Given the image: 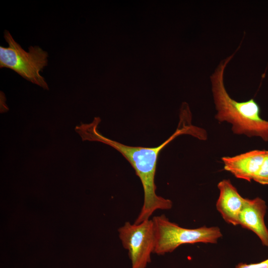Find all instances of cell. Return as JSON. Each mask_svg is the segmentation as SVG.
Segmentation results:
<instances>
[{
    "mask_svg": "<svg viewBox=\"0 0 268 268\" xmlns=\"http://www.w3.org/2000/svg\"><path fill=\"white\" fill-rule=\"evenodd\" d=\"M192 115L188 104L182 105L180 122L176 131L162 144L156 147L131 146L108 138L97 130V123L88 126L87 134L89 139L106 143L119 151L129 161L140 180L144 192V201L141 210L134 221L138 224L149 217L157 210H169L173 205L168 199L156 193L155 175L158 155L162 149L178 136L188 134L201 140L207 138L206 132L191 124Z\"/></svg>",
    "mask_w": 268,
    "mask_h": 268,
    "instance_id": "cell-1",
    "label": "cell"
},
{
    "mask_svg": "<svg viewBox=\"0 0 268 268\" xmlns=\"http://www.w3.org/2000/svg\"><path fill=\"white\" fill-rule=\"evenodd\" d=\"M234 53L220 62L211 75L212 92L217 111L215 118L219 122H227L232 125L234 134L248 137L258 136L268 141V121L260 117V108L252 98L239 102L227 93L224 84V73Z\"/></svg>",
    "mask_w": 268,
    "mask_h": 268,
    "instance_id": "cell-2",
    "label": "cell"
},
{
    "mask_svg": "<svg viewBox=\"0 0 268 268\" xmlns=\"http://www.w3.org/2000/svg\"><path fill=\"white\" fill-rule=\"evenodd\" d=\"M152 220L155 234L153 253L159 255L171 253L182 244H215L222 236L219 228L217 226L185 228L170 221L164 214L155 216Z\"/></svg>",
    "mask_w": 268,
    "mask_h": 268,
    "instance_id": "cell-3",
    "label": "cell"
},
{
    "mask_svg": "<svg viewBox=\"0 0 268 268\" xmlns=\"http://www.w3.org/2000/svg\"><path fill=\"white\" fill-rule=\"evenodd\" d=\"M4 38L8 47H0V67L9 68L26 80L48 89L47 82L40 74L47 66L48 53L38 46H31L28 52L25 51L6 30Z\"/></svg>",
    "mask_w": 268,
    "mask_h": 268,
    "instance_id": "cell-4",
    "label": "cell"
},
{
    "mask_svg": "<svg viewBox=\"0 0 268 268\" xmlns=\"http://www.w3.org/2000/svg\"><path fill=\"white\" fill-rule=\"evenodd\" d=\"M119 238L128 251L131 268H145L151 262L155 247V234L152 219L138 224L126 222L118 229Z\"/></svg>",
    "mask_w": 268,
    "mask_h": 268,
    "instance_id": "cell-5",
    "label": "cell"
},
{
    "mask_svg": "<svg viewBox=\"0 0 268 268\" xmlns=\"http://www.w3.org/2000/svg\"><path fill=\"white\" fill-rule=\"evenodd\" d=\"M221 159L224 169L237 178L268 185V150H254Z\"/></svg>",
    "mask_w": 268,
    "mask_h": 268,
    "instance_id": "cell-6",
    "label": "cell"
},
{
    "mask_svg": "<svg viewBox=\"0 0 268 268\" xmlns=\"http://www.w3.org/2000/svg\"><path fill=\"white\" fill-rule=\"evenodd\" d=\"M266 202L258 197L245 198L239 217V225L254 232L262 244L268 248V229L264 221L267 211Z\"/></svg>",
    "mask_w": 268,
    "mask_h": 268,
    "instance_id": "cell-7",
    "label": "cell"
},
{
    "mask_svg": "<svg viewBox=\"0 0 268 268\" xmlns=\"http://www.w3.org/2000/svg\"><path fill=\"white\" fill-rule=\"evenodd\" d=\"M219 196L216 207L224 220L233 225H239V217L245 198L238 193L237 189L228 179H224L217 185Z\"/></svg>",
    "mask_w": 268,
    "mask_h": 268,
    "instance_id": "cell-8",
    "label": "cell"
},
{
    "mask_svg": "<svg viewBox=\"0 0 268 268\" xmlns=\"http://www.w3.org/2000/svg\"><path fill=\"white\" fill-rule=\"evenodd\" d=\"M235 268H268V259L257 263L247 264L240 263Z\"/></svg>",
    "mask_w": 268,
    "mask_h": 268,
    "instance_id": "cell-9",
    "label": "cell"
}]
</instances>
